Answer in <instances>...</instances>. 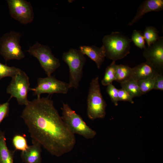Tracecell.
Instances as JSON below:
<instances>
[{
	"label": "cell",
	"instance_id": "cell-1",
	"mask_svg": "<svg viewBox=\"0 0 163 163\" xmlns=\"http://www.w3.org/2000/svg\"><path fill=\"white\" fill-rule=\"evenodd\" d=\"M21 117L27 127L32 141L39 143L52 155L60 156L74 148L75 135L66 126L53 101L48 97L29 101Z\"/></svg>",
	"mask_w": 163,
	"mask_h": 163
},
{
	"label": "cell",
	"instance_id": "cell-2",
	"mask_svg": "<svg viewBox=\"0 0 163 163\" xmlns=\"http://www.w3.org/2000/svg\"><path fill=\"white\" fill-rule=\"evenodd\" d=\"M105 57L115 61L122 59L130 53L131 39L119 32H113L102 39Z\"/></svg>",
	"mask_w": 163,
	"mask_h": 163
},
{
	"label": "cell",
	"instance_id": "cell-3",
	"mask_svg": "<svg viewBox=\"0 0 163 163\" xmlns=\"http://www.w3.org/2000/svg\"><path fill=\"white\" fill-rule=\"evenodd\" d=\"M87 105V115L90 119L93 120L105 117L107 104L101 93L98 76L90 82Z\"/></svg>",
	"mask_w": 163,
	"mask_h": 163
},
{
	"label": "cell",
	"instance_id": "cell-4",
	"mask_svg": "<svg viewBox=\"0 0 163 163\" xmlns=\"http://www.w3.org/2000/svg\"><path fill=\"white\" fill-rule=\"evenodd\" d=\"M61 109L62 118L72 133L81 135L87 139H92L95 137L96 132L89 127L82 118L67 104L63 103Z\"/></svg>",
	"mask_w": 163,
	"mask_h": 163
},
{
	"label": "cell",
	"instance_id": "cell-5",
	"mask_svg": "<svg viewBox=\"0 0 163 163\" xmlns=\"http://www.w3.org/2000/svg\"><path fill=\"white\" fill-rule=\"evenodd\" d=\"M63 61L69 69V82L70 88H78L83 75V69L86 61L84 55L79 50L71 48L62 55Z\"/></svg>",
	"mask_w": 163,
	"mask_h": 163
},
{
	"label": "cell",
	"instance_id": "cell-6",
	"mask_svg": "<svg viewBox=\"0 0 163 163\" xmlns=\"http://www.w3.org/2000/svg\"><path fill=\"white\" fill-rule=\"evenodd\" d=\"M21 34L12 31L5 34L0 39V53L6 61L20 60L25 56L20 45Z\"/></svg>",
	"mask_w": 163,
	"mask_h": 163
},
{
	"label": "cell",
	"instance_id": "cell-7",
	"mask_svg": "<svg viewBox=\"0 0 163 163\" xmlns=\"http://www.w3.org/2000/svg\"><path fill=\"white\" fill-rule=\"evenodd\" d=\"M26 51L38 60L47 76L51 75L60 66L59 60L54 56L47 46L37 42Z\"/></svg>",
	"mask_w": 163,
	"mask_h": 163
},
{
	"label": "cell",
	"instance_id": "cell-8",
	"mask_svg": "<svg viewBox=\"0 0 163 163\" xmlns=\"http://www.w3.org/2000/svg\"><path fill=\"white\" fill-rule=\"evenodd\" d=\"M11 78L6 92L11 95V98H15L19 104L26 105L29 101L27 99L28 93L32 89L30 87L28 76L21 70Z\"/></svg>",
	"mask_w": 163,
	"mask_h": 163
},
{
	"label": "cell",
	"instance_id": "cell-9",
	"mask_svg": "<svg viewBox=\"0 0 163 163\" xmlns=\"http://www.w3.org/2000/svg\"><path fill=\"white\" fill-rule=\"evenodd\" d=\"M71 88L69 83L57 79L54 75L39 78L37 80V85L31 91L37 98L40 97L42 94L55 93L66 94Z\"/></svg>",
	"mask_w": 163,
	"mask_h": 163
},
{
	"label": "cell",
	"instance_id": "cell-10",
	"mask_svg": "<svg viewBox=\"0 0 163 163\" xmlns=\"http://www.w3.org/2000/svg\"><path fill=\"white\" fill-rule=\"evenodd\" d=\"M11 16L22 24L32 22L34 14L30 3L24 0H7Z\"/></svg>",
	"mask_w": 163,
	"mask_h": 163
},
{
	"label": "cell",
	"instance_id": "cell-11",
	"mask_svg": "<svg viewBox=\"0 0 163 163\" xmlns=\"http://www.w3.org/2000/svg\"><path fill=\"white\" fill-rule=\"evenodd\" d=\"M143 56L160 73L163 72V37H160L155 42L146 46Z\"/></svg>",
	"mask_w": 163,
	"mask_h": 163
},
{
	"label": "cell",
	"instance_id": "cell-12",
	"mask_svg": "<svg viewBox=\"0 0 163 163\" xmlns=\"http://www.w3.org/2000/svg\"><path fill=\"white\" fill-rule=\"evenodd\" d=\"M163 9V0H146L141 3L136 14L128 25L131 26L141 19L146 13L158 12Z\"/></svg>",
	"mask_w": 163,
	"mask_h": 163
},
{
	"label": "cell",
	"instance_id": "cell-13",
	"mask_svg": "<svg viewBox=\"0 0 163 163\" xmlns=\"http://www.w3.org/2000/svg\"><path fill=\"white\" fill-rule=\"evenodd\" d=\"M132 69V78L137 82L155 76L160 73L147 61L136 66Z\"/></svg>",
	"mask_w": 163,
	"mask_h": 163
},
{
	"label": "cell",
	"instance_id": "cell-14",
	"mask_svg": "<svg viewBox=\"0 0 163 163\" xmlns=\"http://www.w3.org/2000/svg\"><path fill=\"white\" fill-rule=\"evenodd\" d=\"M79 49L82 54L87 55L95 62L98 69L100 68L106 57L102 46L98 47L94 45L81 46Z\"/></svg>",
	"mask_w": 163,
	"mask_h": 163
},
{
	"label": "cell",
	"instance_id": "cell-15",
	"mask_svg": "<svg viewBox=\"0 0 163 163\" xmlns=\"http://www.w3.org/2000/svg\"><path fill=\"white\" fill-rule=\"evenodd\" d=\"M33 145L21 153V158L24 163H41V145L38 143L32 141Z\"/></svg>",
	"mask_w": 163,
	"mask_h": 163
},
{
	"label": "cell",
	"instance_id": "cell-16",
	"mask_svg": "<svg viewBox=\"0 0 163 163\" xmlns=\"http://www.w3.org/2000/svg\"><path fill=\"white\" fill-rule=\"evenodd\" d=\"M4 133L0 132V163H13L14 151L9 150Z\"/></svg>",
	"mask_w": 163,
	"mask_h": 163
},
{
	"label": "cell",
	"instance_id": "cell-17",
	"mask_svg": "<svg viewBox=\"0 0 163 163\" xmlns=\"http://www.w3.org/2000/svg\"><path fill=\"white\" fill-rule=\"evenodd\" d=\"M132 77V68L128 65H117L115 81L120 84L130 80Z\"/></svg>",
	"mask_w": 163,
	"mask_h": 163
},
{
	"label": "cell",
	"instance_id": "cell-18",
	"mask_svg": "<svg viewBox=\"0 0 163 163\" xmlns=\"http://www.w3.org/2000/svg\"><path fill=\"white\" fill-rule=\"evenodd\" d=\"M117 65L115 61H113L106 68L104 77L101 81L103 85L107 86L115 81Z\"/></svg>",
	"mask_w": 163,
	"mask_h": 163
},
{
	"label": "cell",
	"instance_id": "cell-19",
	"mask_svg": "<svg viewBox=\"0 0 163 163\" xmlns=\"http://www.w3.org/2000/svg\"><path fill=\"white\" fill-rule=\"evenodd\" d=\"M120 85L122 88L126 90L133 98L140 97L142 95L137 82L132 78L126 82L120 84Z\"/></svg>",
	"mask_w": 163,
	"mask_h": 163
},
{
	"label": "cell",
	"instance_id": "cell-20",
	"mask_svg": "<svg viewBox=\"0 0 163 163\" xmlns=\"http://www.w3.org/2000/svg\"><path fill=\"white\" fill-rule=\"evenodd\" d=\"M158 31L156 28L152 26H147L143 34L144 39L149 46L156 42L159 38Z\"/></svg>",
	"mask_w": 163,
	"mask_h": 163
},
{
	"label": "cell",
	"instance_id": "cell-21",
	"mask_svg": "<svg viewBox=\"0 0 163 163\" xmlns=\"http://www.w3.org/2000/svg\"><path fill=\"white\" fill-rule=\"evenodd\" d=\"M21 69L14 66H9L0 62V80L2 78H12L19 73Z\"/></svg>",
	"mask_w": 163,
	"mask_h": 163
},
{
	"label": "cell",
	"instance_id": "cell-22",
	"mask_svg": "<svg viewBox=\"0 0 163 163\" xmlns=\"http://www.w3.org/2000/svg\"><path fill=\"white\" fill-rule=\"evenodd\" d=\"M12 142L16 150L24 151L29 146L26 138L21 135L17 134L14 136L12 139Z\"/></svg>",
	"mask_w": 163,
	"mask_h": 163
},
{
	"label": "cell",
	"instance_id": "cell-23",
	"mask_svg": "<svg viewBox=\"0 0 163 163\" xmlns=\"http://www.w3.org/2000/svg\"><path fill=\"white\" fill-rule=\"evenodd\" d=\"M156 76L137 82L142 95L145 94L153 89Z\"/></svg>",
	"mask_w": 163,
	"mask_h": 163
},
{
	"label": "cell",
	"instance_id": "cell-24",
	"mask_svg": "<svg viewBox=\"0 0 163 163\" xmlns=\"http://www.w3.org/2000/svg\"><path fill=\"white\" fill-rule=\"evenodd\" d=\"M131 40L135 46L139 48L144 49L146 48V42L143 34L140 31L134 30L132 34Z\"/></svg>",
	"mask_w": 163,
	"mask_h": 163
},
{
	"label": "cell",
	"instance_id": "cell-25",
	"mask_svg": "<svg viewBox=\"0 0 163 163\" xmlns=\"http://www.w3.org/2000/svg\"><path fill=\"white\" fill-rule=\"evenodd\" d=\"M107 86L106 92L115 106H117L119 101L118 96V89L112 83L108 85Z\"/></svg>",
	"mask_w": 163,
	"mask_h": 163
},
{
	"label": "cell",
	"instance_id": "cell-26",
	"mask_svg": "<svg viewBox=\"0 0 163 163\" xmlns=\"http://www.w3.org/2000/svg\"><path fill=\"white\" fill-rule=\"evenodd\" d=\"M118 96L119 101H127L132 104L134 103L133 97L128 92L123 88L118 89Z\"/></svg>",
	"mask_w": 163,
	"mask_h": 163
},
{
	"label": "cell",
	"instance_id": "cell-27",
	"mask_svg": "<svg viewBox=\"0 0 163 163\" xmlns=\"http://www.w3.org/2000/svg\"><path fill=\"white\" fill-rule=\"evenodd\" d=\"M9 104L7 101L0 104V124L4 119L8 117L9 110ZM1 132L0 129V132Z\"/></svg>",
	"mask_w": 163,
	"mask_h": 163
},
{
	"label": "cell",
	"instance_id": "cell-28",
	"mask_svg": "<svg viewBox=\"0 0 163 163\" xmlns=\"http://www.w3.org/2000/svg\"><path fill=\"white\" fill-rule=\"evenodd\" d=\"M153 89L163 91V75L162 73H159L156 76Z\"/></svg>",
	"mask_w": 163,
	"mask_h": 163
}]
</instances>
